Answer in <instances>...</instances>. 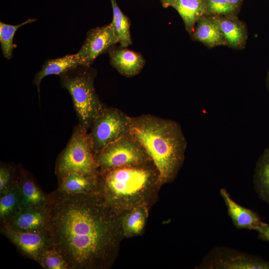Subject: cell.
<instances>
[{
	"label": "cell",
	"instance_id": "6da1fadb",
	"mask_svg": "<svg viewBox=\"0 0 269 269\" xmlns=\"http://www.w3.org/2000/svg\"><path fill=\"white\" fill-rule=\"evenodd\" d=\"M111 206L98 192L49 194L46 232L69 269L106 267L115 242Z\"/></svg>",
	"mask_w": 269,
	"mask_h": 269
},
{
	"label": "cell",
	"instance_id": "7a4b0ae2",
	"mask_svg": "<svg viewBox=\"0 0 269 269\" xmlns=\"http://www.w3.org/2000/svg\"><path fill=\"white\" fill-rule=\"evenodd\" d=\"M131 132L154 163L161 182L172 179L184 157L187 141L177 122L150 114L131 117Z\"/></svg>",
	"mask_w": 269,
	"mask_h": 269
},
{
	"label": "cell",
	"instance_id": "3957f363",
	"mask_svg": "<svg viewBox=\"0 0 269 269\" xmlns=\"http://www.w3.org/2000/svg\"><path fill=\"white\" fill-rule=\"evenodd\" d=\"M96 75L97 71L91 66L79 65L59 76L62 87L72 97L78 124L87 132L105 106L94 88Z\"/></svg>",
	"mask_w": 269,
	"mask_h": 269
},
{
	"label": "cell",
	"instance_id": "277c9868",
	"mask_svg": "<svg viewBox=\"0 0 269 269\" xmlns=\"http://www.w3.org/2000/svg\"><path fill=\"white\" fill-rule=\"evenodd\" d=\"M152 161L99 171L97 192L111 205L116 199L134 195L153 181L161 182L156 167L149 165Z\"/></svg>",
	"mask_w": 269,
	"mask_h": 269
},
{
	"label": "cell",
	"instance_id": "5b68a950",
	"mask_svg": "<svg viewBox=\"0 0 269 269\" xmlns=\"http://www.w3.org/2000/svg\"><path fill=\"white\" fill-rule=\"evenodd\" d=\"M98 171L89 133L77 124L66 147L57 157L55 174L59 179L72 172L93 175Z\"/></svg>",
	"mask_w": 269,
	"mask_h": 269
},
{
	"label": "cell",
	"instance_id": "8992f818",
	"mask_svg": "<svg viewBox=\"0 0 269 269\" xmlns=\"http://www.w3.org/2000/svg\"><path fill=\"white\" fill-rule=\"evenodd\" d=\"M99 171L143 163L152 160L130 132L95 153Z\"/></svg>",
	"mask_w": 269,
	"mask_h": 269
},
{
	"label": "cell",
	"instance_id": "52a82bcc",
	"mask_svg": "<svg viewBox=\"0 0 269 269\" xmlns=\"http://www.w3.org/2000/svg\"><path fill=\"white\" fill-rule=\"evenodd\" d=\"M131 132V117L122 111L105 106L90 130L95 153Z\"/></svg>",
	"mask_w": 269,
	"mask_h": 269
},
{
	"label": "cell",
	"instance_id": "ba28073f",
	"mask_svg": "<svg viewBox=\"0 0 269 269\" xmlns=\"http://www.w3.org/2000/svg\"><path fill=\"white\" fill-rule=\"evenodd\" d=\"M201 266L207 269H269V262L232 249L217 247L206 255Z\"/></svg>",
	"mask_w": 269,
	"mask_h": 269
},
{
	"label": "cell",
	"instance_id": "9c48e42d",
	"mask_svg": "<svg viewBox=\"0 0 269 269\" xmlns=\"http://www.w3.org/2000/svg\"><path fill=\"white\" fill-rule=\"evenodd\" d=\"M118 43L112 23L90 29L79 51L81 65L91 66L99 55L109 50Z\"/></svg>",
	"mask_w": 269,
	"mask_h": 269
},
{
	"label": "cell",
	"instance_id": "30bf717a",
	"mask_svg": "<svg viewBox=\"0 0 269 269\" xmlns=\"http://www.w3.org/2000/svg\"><path fill=\"white\" fill-rule=\"evenodd\" d=\"M0 232L15 246L23 257L37 263L43 254L52 247L46 231H18L1 225Z\"/></svg>",
	"mask_w": 269,
	"mask_h": 269
},
{
	"label": "cell",
	"instance_id": "8fae6325",
	"mask_svg": "<svg viewBox=\"0 0 269 269\" xmlns=\"http://www.w3.org/2000/svg\"><path fill=\"white\" fill-rule=\"evenodd\" d=\"M47 216V207L22 208L9 220L1 224L18 231H46Z\"/></svg>",
	"mask_w": 269,
	"mask_h": 269
},
{
	"label": "cell",
	"instance_id": "7c38bea8",
	"mask_svg": "<svg viewBox=\"0 0 269 269\" xmlns=\"http://www.w3.org/2000/svg\"><path fill=\"white\" fill-rule=\"evenodd\" d=\"M17 184L20 195L21 209L47 207L49 194H45L33 177L21 167L19 170Z\"/></svg>",
	"mask_w": 269,
	"mask_h": 269
},
{
	"label": "cell",
	"instance_id": "4fadbf2b",
	"mask_svg": "<svg viewBox=\"0 0 269 269\" xmlns=\"http://www.w3.org/2000/svg\"><path fill=\"white\" fill-rule=\"evenodd\" d=\"M108 52L111 64L125 77L139 74L144 65V59L140 53L125 48L114 46Z\"/></svg>",
	"mask_w": 269,
	"mask_h": 269
},
{
	"label": "cell",
	"instance_id": "5bb4252c",
	"mask_svg": "<svg viewBox=\"0 0 269 269\" xmlns=\"http://www.w3.org/2000/svg\"><path fill=\"white\" fill-rule=\"evenodd\" d=\"M220 194L224 200L228 214L235 227L238 229L256 231L263 222L259 215L256 212L235 202L226 189L222 188Z\"/></svg>",
	"mask_w": 269,
	"mask_h": 269
},
{
	"label": "cell",
	"instance_id": "9a60e30c",
	"mask_svg": "<svg viewBox=\"0 0 269 269\" xmlns=\"http://www.w3.org/2000/svg\"><path fill=\"white\" fill-rule=\"evenodd\" d=\"M217 22L227 46L235 49L242 48L247 38L246 27L235 15L212 16Z\"/></svg>",
	"mask_w": 269,
	"mask_h": 269
},
{
	"label": "cell",
	"instance_id": "2e32d148",
	"mask_svg": "<svg viewBox=\"0 0 269 269\" xmlns=\"http://www.w3.org/2000/svg\"><path fill=\"white\" fill-rule=\"evenodd\" d=\"M193 38L209 47L227 46L217 22L212 16L204 15L197 22Z\"/></svg>",
	"mask_w": 269,
	"mask_h": 269
},
{
	"label": "cell",
	"instance_id": "e0dca14e",
	"mask_svg": "<svg viewBox=\"0 0 269 269\" xmlns=\"http://www.w3.org/2000/svg\"><path fill=\"white\" fill-rule=\"evenodd\" d=\"M58 180L57 189L66 193H88L97 191L98 174L90 175L72 172Z\"/></svg>",
	"mask_w": 269,
	"mask_h": 269
},
{
	"label": "cell",
	"instance_id": "ac0fdd59",
	"mask_svg": "<svg viewBox=\"0 0 269 269\" xmlns=\"http://www.w3.org/2000/svg\"><path fill=\"white\" fill-rule=\"evenodd\" d=\"M81 65L77 53L67 54L62 57L49 59L45 61L41 70L35 75L33 83L35 85L40 99V84L46 76L51 75L60 76L71 69Z\"/></svg>",
	"mask_w": 269,
	"mask_h": 269
},
{
	"label": "cell",
	"instance_id": "d6986e66",
	"mask_svg": "<svg viewBox=\"0 0 269 269\" xmlns=\"http://www.w3.org/2000/svg\"><path fill=\"white\" fill-rule=\"evenodd\" d=\"M172 6L181 17L189 33L193 32L197 22L205 15L204 0H176Z\"/></svg>",
	"mask_w": 269,
	"mask_h": 269
},
{
	"label": "cell",
	"instance_id": "ffe728a7",
	"mask_svg": "<svg viewBox=\"0 0 269 269\" xmlns=\"http://www.w3.org/2000/svg\"><path fill=\"white\" fill-rule=\"evenodd\" d=\"M254 182L259 197L269 204V147L265 149L257 162Z\"/></svg>",
	"mask_w": 269,
	"mask_h": 269
},
{
	"label": "cell",
	"instance_id": "44dd1931",
	"mask_svg": "<svg viewBox=\"0 0 269 269\" xmlns=\"http://www.w3.org/2000/svg\"><path fill=\"white\" fill-rule=\"evenodd\" d=\"M21 209L20 195L17 182L0 193V220L6 222Z\"/></svg>",
	"mask_w": 269,
	"mask_h": 269
},
{
	"label": "cell",
	"instance_id": "7402d4cb",
	"mask_svg": "<svg viewBox=\"0 0 269 269\" xmlns=\"http://www.w3.org/2000/svg\"><path fill=\"white\" fill-rule=\"evenodd\" d=\"M113 8V17L112 24L118 40V43L123 48H126L132 43L130 32L131 22L121 10L116 0H111Z\"/></svg>",
	"mask_w": 269,
	"mask_h": 269
},
{
	"label": "cell",
	"instance_id": "603a6c76",
	"mask_svg": "<svg viewBox=\"0 0 269 269\" xmlns=\"http://www.w3.org/2000/svg\"><path fill=\"white\" fill-rule=\"evenodd\" d=\"M37 20L36 18H28L26 21L17 25H11L0 22V43L2 54L4 58L10 59L12 56L14 48L13 37L16 30L21 26L32 23Z\"/></svg>",
	"mask_w": 269,
	"mask_h": 269
},
{
	"label": "cell",
	"instance_id": "cb8c5ba5",
	"mask_svg": "<svg viewBox=\"0 0 269 269\" xmlns=\"http://www.w3.org/2000/svg\"><path fill=\"white\" fill-rule=\"evenodd\" d=\"M205 15H235L239 7L229 2L227 0H204Z\"/></svg>",
	"mask_w": 269,
	"mask_h": 269
},
{
	"label": "cell",
	"instance_id": "d4e9b609",
	"mask_svg": "<svg viewBox=\"0 0 269 269\" xmlns=\"http://www.w3.org/2000/svg\"><path fill=\"white\" fill-rule=\"evenodd\" d=\"M38 263L45 269H69L62 256L53 247L43 254Z\"/></svg>",
	"mask_w": 269,
	"mask_h": 269
},
{
	"label": "cell",
	"instance_id": "484cf974",
	"mask_svg": "<svg viewBox=\"0 0 269 269\" xmlns=\"http://www.w3.org/2000/svg\"><path fill=\"white\" fill-rule=\"evenodd\" d=\"M18 174L19 171L16 172L13 166L7 164H0V193L17 182Z\"/></svg>",
	"mask_w": 269,
	"mask_h": 269
},
{
	"label": "cell",
	"instance_id": "4316f807",
	"mask_svg": "<svg viewBox=\"0 0 269 269\" xmlns=\"http://www.w3.org/2000/svg\"><path fill=\"white\" fill-rule=\"evenodd\" d=\"M145 217L143 212L139 209L132 211L126 221V231L132 234L139 233L144 227Z\"/></svg>",
	"mask_w": 269,
	"mask_h": 269
},
{
	"label": "cell",
	"instance_id": "83f0119b",
	"mask_svg": "<svg viewBox=\"0 0 269 269\" xmlns=\"http://www.w3.org/2000/svg\"><path fill=\"white\" fill-rule=\"evenodd\" d=\"M258 238L265 241L269 242V224L262 222L257 229Z\"/></svg>",
	"mask_w": 269,
	"mask_h": 269
},
{
	"label": "cell",
	"instance_id": "f1b7e54d",
	"mask_svg": "<svg viewBox=\"0 0 269 269\" xmlns=\"http://www.w3.org/2000/svg\"><path fill=\"white\" fill-rule=\"evenodd\" d=\"M176 0H161L162 5L166 7L169 6H172Z\"/></svg>",
	"mask_w": 269,
	"mask_h": 269
},
{
	"label": "cell",
	"instance_id": "f546056e",
	"mask_svg": "<svg viewBox=\"0 0 269 269\" xmlns=\"http://www.w3.org/2000/svg\"><path fill=\"white\" fill-rule=\"evenodd\" d=\"M229 2L239 7L243 0H227Z\"/></svg>",
	"mask_w": 269,
	"mask_h": 269
},
{
	"label": "cell",
	"instance_id": "4dcf8cb0",
	"mask_svg": "<svg viewBox=\"0 0 269 269\" xmlns=\"http://www.w3.org/2000/svg\"><path fill=\"white\" fill-rule=\"evenodd\" d=\"M267 82H268V88L269 89V72L268 78H267Z\"/></svg>",
	"mask_w": 269,
	"mask_h": 269
}]
</instances>
